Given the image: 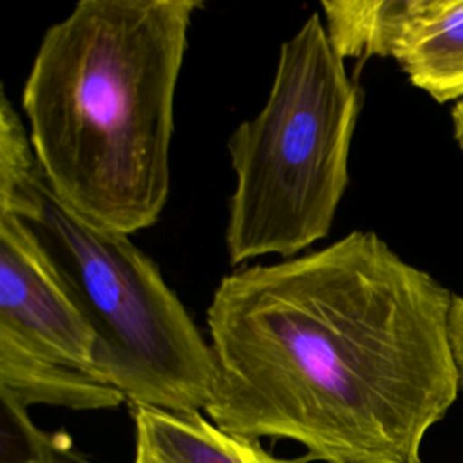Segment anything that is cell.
Returning a JSON list of instances; mask_svg holds the SVG:
<instances>
[{
  "label": "cell",
  "mask_w": 463,
  "mask_h": 463,
  "mask_svg": "<svg viewBox=\"0 0 463 463\" xmlns=\"http://www.w3.org/2000/svg\"><path fill=\"white\" fill-rule=\"evenodd\" d=\"M132 463H309L306 456L277 458L260 443L219 429L201 412H170L130 405Z\"/></svg>",
  "instance_id": "8992f818"
},
{
  "label": "cell",
  "mask_w": 463,
  "mask_h": 463,
  "mask_svg": "<svg viewBox=\"0 0 463 463\" xmlns=\"http://www.w3.org/2000/svg\"><path fill=\"white\" fill-rule=\"evenodd\" d=\"M452 125H454V139L463 150V98L458 99L452 109Z\"/></svg>",
  "instance_id": "9c48e42d"
},
{
  "label": "cell",
  "mask_w": 463,
  "mask_h": 463,
  "mask_svg": "<svg viewBox=\"0 0 463 463\" xmlns=\"http://www.w3.org/2000/svg\"><path fill=\"white\" fill-rule=\"evenodd\" d=\"M447 344L459 389H463V295H452L450 298L447 311Z\"/></svg>",
  "instance_id": "ba28073f"
},
{
  "label": "cell",
  "mask_w": 463,
  "mask_h": 463,
  "mask_svg": "<svg viewBox=\"0 0 463 463\" xmlns=\"http://www.w3.org/2000/svg\"><path fill=\"white\" fill-rule=\"evenodd\" d=\"M450 291L374 232L221 279L206 311L204 412L248 439H289L320 463H421L458 398Z\"/></svg>",
  "instance_id": "6da1fadb"
},
{
  "label": "cell",
  "mask_w": 463,
  "mask_h": 463,
  "mask_svg": "<svg viewBox=\"0 0 463 463\" xmlns=\"http://www.w3.org/2000/svg\"><path fill=\"white\" fill-rule=\"evenodd\" d=\"M362 90L329 42L318 13L280 45L260 112L228 139L235 188L226 250L232 264L291 259L324 239L349 184V152Z\"/></svg>",
  "instance_id": "277c9868"
},
{
  "label": "cell",
  "mask_w": 463,
  "mask_h": 463,
  "mask_svg": "<svg viewBox=\"0 0 463 463\" xmlns=\"http://www.w3.org/2000/svg\"><path fill=\"white\" fill-rule=\"evenodd\" d=\"M461 98H463V81L459 83V87L456 90V99H461Z\"/></svg>",
  "instance_id": "30bf717a"
},
{
  "label": "cell",
  "mask_w": 463,
  "mask_h": 463,
  "mask_svg": "<svg viewBox=\"0 0 463 463\" xmlns=\"http://www.w3.org/2000/svg\"><path fill=\"white\" fill-rule=\"evenodd\" d=\"M0 331H7L45 356L98 378L94 329L27 224L18 215L2 210Z\"/></svg>",
  "instance_id": "5b68a950"
},
{
  "label": "cell",
  "mask_w": 463,
  "mask_h": 463,
  "mask_svg": "<svg viewBox=\"0 0 463 463\" xmlns=\"http://www.w3.org/2000/svg\"><path fill=\"white\" fill-rule=\"evenodd\" d=\"M0 402L5 409L29 412L31 405L116 409L127 400L92 374L45 356L0 331Z\"/></svg>",
  "instance_id": "52a82bcc"
},
{
  "label": "cell",
  "mask_w": 463,
  "mask_h": 463,
  "mask_svg": "<svg viewBox=\"0 0 463 463\" xmlns=\"http://www.w3.org/2000/svg\"><path fill=\"white\" fill-rule=\"evenodd\" d=\"M199 0H80L52 24L22 90L29 139L56 197L125 235L170 192L175 87Z\"/></svg>",
  "instance_id": "7a4b0ae2"
},
{
  "label": "cell",
  "mask_w": 463,
  "mask_h": 463,
  "mask_svg": "<svg viewBox=\"0 0 463 463\" xmlns=\"http://www.w3.org/2000/svg\"><path fill=\"white\" fill-rule=\"evenodd\" d=\"M0 210L27 224L94 329L101 382L128 405L170 412L206 409L215 376L210 342L130 235L87 221L56 197L4 92Z\"/></svg>",
  "instance_id": "3957f363"
}]
</instances>
